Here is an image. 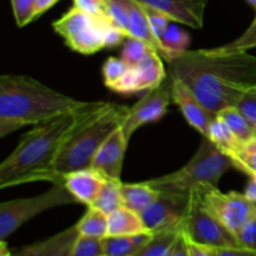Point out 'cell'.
<instances>
[{"instance_id": "6da1fadb", "label": "cell", "mask_w": 256, "mask_h": 256, "mask_svg": "<svg viewBox=\"0 0 256 256\" xmlns=\"http://www.w3.org/2000/svg\"><path fill=\"white\" fill-rule=\"evenodd\" d=\"M168 64L172 76L184 82L215 115L256 86V56L245 50L188 49Z\"/></svg>"}, {"instance_id": "7a4b0ae2", "label": "cell", "mask_w": 256, "mask_h": 256, "mask_svg": "<svg viewBox=\"0 0 256 256\" xmlns=\"http://www.w3.org/2000/svg\"><path fill=\"white\" fill-rule=\"evenodd\" d=\"M110 102H86L82 106L34 125L14 152L0 164V188L50 182L52 165L70 138L96 118Z\"/></svg>"}, {"instance_id": "3957f363", "label": "cell", "mask_w": 256, "mask_h": 256, "mask_svg": "<svg viewBox=\"0 0 256 256\" xmlns=\"http://www.w3.org/2000/svg\"><path fill=\"white\" fill-rule=\"evenodd\" d=\"M86 102L62 94L32 78L2 75L0 78V138L26 125L72 112Z\"/></svg>"}, {"instance_id": "277c9868", "label": "cell", "mask_w": 256, "mask_h": 256, "mask_svg": "<svg viewBox=\"0 0 256 256\" xmlns=\"http://www.w3.org/2000/svg\"><path fill=\"white\" fill-rule=\"evenodd\" d=\"M129 112V106L110 102L96 118L78 130L55 160L49 182L62 184L65 175L92 168L98 150L118 128L122 126Z\"/></svg>"}, {"instance_id": "5b68a950", "label": "cell", "mask_w": 256, "mask_h": 256, "mask_svg": "<svg viewBox=\"0 0 256 256\" xmlns=\"http://www.w3.org/2000/svg\"><path fill=\"white\" fill-rule=\"evenodd\" d=\"M232 168H235L232 160L209 138L202 136L199 149L185 166L146 182L160 192L189 194L200 185L218 186L222 175Z\"/></svg>"}, {"instance_id": "8992f818", "label": "cell", "mask_w": 256, "mask_h": 256, "mask_svg": "<svg viewBox=\"0 0 256 256\" xmlns=\"http://www.w3.org/2000/svg\"><path fill=\"white\" fill-rule=\"evenodd\" d=\"M112 25L108 18L94 16L74 6L54 22L52 28L64 38L70 49L82 54H94L108 49V32Z\"/></svg>"}, {"instance_id": "52a82bcc", "label": "cell", "mask_w": 256, "mask_h": 256, "mask_svg": "<svg viewBox=\"0 0 256 256\" xmlns=\"http://www.w3.org/2000/svg\"><path fill=\"white\" fill-rule=\"evenodd\" d=\"M74 195L62 184H52L44 194L9 200L0 204V239L5 240L36 215L69 204H76Z\"/></svg>"}, {"instance_id": "ba28073f", "label": "cell", "mask_w": 256, "mask_h": 256, "mask_svg": "<svg viewBox=\"0 0 256 256\" xmlns=\"http://www.w3.org/2000/svg\"><path fill=\"white\" fill-rule=\"evenodd\" d=\"M184 230L192 242L214 249L240 246L236 235L230 232L205 208L196 188L189 194Z\"/></svg>"}, {"instance_id": "9c48e42d", "label": "cell", "mask_w": 256, "mask_h": 256, "mask_svg": "<svg viewBox=\"0 0 256 256\" xmlns=\"http://www.w3.org/2000/svg\"><path fill=\"white\" fill-rule=\"evenodd\" d=\"M205 208L235 235L246 222L256 216V204L238 192H222L218 186L200 185L196 188Z\"/></svg>"}, {"instance_id": "30bf717a", "label": "cell", "mask_w": 256, "mask_h": 256, "mask_svg": "<svg viewBox=\"0 0 256 256\" xmlns=\"http://www.w3.org/2000/svg\"><path fill=\"white\" fill-rule=\"evenodd\" d=\"M170 102H172V78L165 79L162 85L150 90L144 98L130 108L129 114L122 125L125 139L129 142L132 134L142 125L162 119L166 114Z\"/></svg>"}, {"instance_id": "8fae6325", "label": "cell", "mask_w": 256, "mask_h": 256, "mask_svg": "<svg viewBox=\"0 0 256 256\" xmlns=\"http://www.w3.org/2000/svg\"><path fill=\"white\" fill-rule=\"evenodd\" d=\"M165 78L162 56L155 49H150L136 65L129 66L126 74L109 89L122 95L135 94L142 90L150 92L162 85Z\"/></svg>"}, {"instance_id": "7c38bea8", "label": "cell", "mask_w": 256, "mask_h": 256, "mask_svg": "<svg viewBox=\"0 0 256 256\" xmlns=\"http://www.w3.org/2000/svg\"><path fill=\"white\" fill-rule=\"evenodd\" d=\"M189 194L160 192L159 198L140 212L146 229L155 232L182 222L188 212Z\"/></svg>"}, {"instance_id": "4fadbf2b", "label": "cell", "mask_w": 256, "mask_h": 256, "mask_svg": "<svg viewBox=\"0 0 256 256\" xmlns=\"http://www.w3.org/2000/svg\"><path fill=\"white\" fill-rule=\"evenodd\" d=\"M172 78V102L179 106L182 116L185 118L189 125H192L195 130L200 132L202 136H206L209 132V128L216 115L210 112L192 92V90L174 76Z\"/></svg>"}, {"instance_id": "5bb4252c", "label": "cell", "mask_w": 256, "mask_h": 256, "mask_svg": "<svg viewBox=\"0 0 256 256\" xmlns=\"http://www.w3.org/2000/svg\"><path fill=\"white\" fill-rule=\"evenodd\" d=\"M145 6H152L165 12L172 22L202 29L204 14L210 0H138Z\"/></svg>"}, {"instance_id": "9a60e30c", "label": "cell", "mask_w": 256, "mask_h": 256, "mask_svg": "<svg viewBox=\"0 0 256 256\" xmlns=\"http://www.w3.org/2000/svg\"><path fill=\"white\" fill-rule=\"evenodd\" d=\"M128 144L129 142L125 139L122 126L118 128L98 150L92 160V169L108 179H120Z\"/></svg>"}, {"instance_id": "2e32d148", "label": "cell", "mask_w": 256, "mask_h": 256, "mask_svg": "<svg viewBox=\"0 0 256 256\" xmlns=\"http://www.w3.org/2000/svg\"><path fill=\"white\" fill-rule=\"evenodd\" d=\"M106 179L102 172L88 168L65 175L62 185L66 186L78 202L90 206L102 192Z\"/></svg>"}, {"instance_id": "e0dca14e", "label": "cell", "mask_w": 256, "mask_h": 256, "mask_svg": "<svg viewBox=\"0 0 256 256\" xmlns=\"http://www.w3.org/2000/svg\"><path fill=\"white\" fill-rule=\"evenodd\" d=\"M79 236V230L75 224L54 236L22 248L15 256H72Z\"/></svg>"}, {"instance_id": "ac0fdd59", "label": "cell", "mask_w": 256, "mask_h": 256, "mask_svg": "<svg viewBox=\"0 0 256 256\" xmlns=\"http://www.w3.org/2000/svg\"><path fill=\"white\" fill-rule=\"evenodd\" d=\"M128 10H129L130 38H138V39L148 42L164 59V48H162V42L152 32L144 5L138 0H128Z\"/></svg>"}, {"instance_id": "d6986e66", "label": "cell", "mask_w": 256, "mask_h": 256, "mask_svg": "<svg viewBox=\"0 0 256 256\" xmlns=\"http://www.w3.org/2000/svg\"><path fill=\"white\" fill-rule=\"evenodd\" d=\"M108 229L112 236H125L150 232L139 212L122 206L108 215Z\"/></svg>"}, {"instance_id": "ffe728a7", "label": "cell", "mask_w": 256, "mask_h": 256, "mask_svg": "<svg viewBox=\"0 0 256 256\" xmlns=\"http://www.w3.org/2000/svg\"><path fill=\"white\" fill-rule=\"evenodd\" d=\"M184 220L178 222V224L172 225V226L152 232L149 242L139 250V252L135 256H169L178 238L184 230Z\"/></svg>"}, {"instance_id": "44dd1931", "label": "cell", "mask_w": 256, "mask_h": 256, "mask_svg": "<svg viewBox=\"0 0 256 256\" xmlns=\"http://www.w3.org/2000/svg\"><path fill=\"white\" fill-rule=\"evenodd\" d=\"M152 232H142L138 235L112 236L108 235L102 239L105 256H135L139 250L149 242Z\"/></svg>"}, {"instance_id": "7402d4cb", "label": "cell", "mask_w": 256, "mask_h": 256, "mask_svg": "<svg viewBox=\"0 0 256 256\" xmlns=\"http://www.w3.org/2000/svg\"><path fill=\"white\" fill-rule=\"evenodd\" d=\"M122 194L124 200V206L142 212L152 204L159 198L160 192L150 186L146 182L136 184H122Z\"/></svg>"}, {"instance_id": "603a6c76", "label": "cell", "mask_w": 256, "mask_h": 256, "mask_svg": "<svg viewBox=\"0 0 256 256\" xmlns=\"http://www.w3.org/2000/svg\"><path fill=\"white\" fill-rule=\"evenodd\" d=\"M206 138H209L232 160L236 156L244 144L238 139L236 135L228 128V125L219 116L215 118L214 122L210 125Z\"/></svg>"}, {"instance_id": "cb8c5ba5", "label": "cell", "mask_w": 256, "mask_h": 256, "mask_svg": "<svg viewBox=\"0 0 256 256\" xmlns=\"http://www.w3.org/2000/svg\"><path fill=\"white\" fill-rule=\"evenodd\" d=\"M80 236L92 238V239H104L109 235L108 229V214L96 208L88 206V212L76 222Z\"/></svg>"}, {"instance_id": "d4e9b609", "label": "cell", "mask_w": 256, "mask_h": 256, "mask_svg": "<svg viewBox=\"0 0 256 256\" xmlns=\"http://www.w3.org/2000/svg\"><path fill=\"white\" fill-rule=\"evenodd\" d=\"M216 116H219L228 125V128L236 135L240 142L244 144L252 142L256 126L236 106L225 108Z\"/></svg>"}, {"instance_id": "484cf974", "label": "cell", "mask_w": 256, "mask_h": 256, "mask_svg": "<svg viewBox=\"0 0 256 256\" xmlns=\"http://www.w3.org/2000/svg\"><path fill=\"white\" fill-rule=\"evenodd\" d=\"M122 180L120 179H106V182L102 186L95 202L90 206L102 210L105 214L115 212L119 208L124 206V200L122 194Z\"/></svg>"}, {"instance_id": "4316f807", "label": "cell", "mask_w": 256, "mask_h": 256, "mask_svg": "<svg viewBox=\"0 0 256 256\" xmlns=\"http://www.w3.org/2000/svg\"><path fill=\"white\" fill-rule=\"evenodd\" d=\"M160 42H162V48H164V59L169 62L172 58L178 56L179 54L184 52L185 50H188L190 38L184 30L170 24Z\"/></svg>"}, {"instance_id": "83f0119b", "label": "cell", "mask_w": 256, "mask_h": 256, "mask_svg": "<svg viewBox=\"0 0 256 256\" xmlns=\"http://www.w3.org/2000/svg\"><path fill=\"white\" fill-rule=\"evenodd\" d=\"M105 12L108 19L130 38L128 0H105Z\"/></svg>"}, {"instance_id": "f1b7e54d", "label": "cell", "mask_w": 256, "mask_h": 256, "mask_svg": "<svg viewBox=\"0 0 256 256\" xmlns=\"http://www.w3.org/2000/svg\"><path fill=\"white\" fill-rule=\"evenodd\" d=\"M234 166L249 176H256V142L254 140L242 144L236 156L232 159Z\"/></svg>"}, {"instance_id": "f546056e", "label": "cell", "mask_w": 256, "mask_h": 256, "mask_svg": "<svg viewBox=\"0 0 256 256\" xmlns=\"http://www.w3.org/2000/svg\"><path fill=\"white\" fill-rule=\"evenodd\" d=\"M150 49H152L148 42L138 39V38H126L124 48L122 52V59L126 62L129 66L136 65Z\"/></svg>"}, {"instance_id": "4dcf8cb0", "label": "cell", "mask_w": 256, "mask_h": 256, "mask_svg": "<svg viewBox=\"0 0 256 256\" xmlns=\"http://www.w3.org/2000/svg\"><path fill=\"white\" fill-rule=\"evenodd\" d=\"M129 65L122 59V58H109L102 65V75H104V82L108 88L112 86L116 82H119L125 74H126Z\"/></svg>"}, {"instance_id": "1f68e13d", "label": "cell", "mask_w": 256, "mask_h": 256, "mask_svg": "<svg viewBox=\"0 0 256 256\" xmlns=\"http://www.w3.org/2000/svg\"><path fill=\"white\" fill-rule=\"evenodd\" d=\"M18 26L22 28L35 19V0H12Z\"/></svg>"}, {"instance_id": "d6a6232c", "label": "cell", "mask_w": 256, "mask_h": 256, "mask_svg": "<svg viewBox=\"0 0 256 256\" xmlns=\"http://www.w3.org/2000/svg\"><path fill=\"white\" fill-rule=\"evenodd\" d=\"M72 256H105L102 240L79 236Z\"/></svg>"}, {"instance_id": "836d02e7", "label": "cell", "mask_w": 256, "mask_h": 256, "mask_svg": "<svg viewBox=\"0 0 256 256\" xmlns=\"http://www.w3.org/2000/svg\"><path fill=\"white\" fill-rule=\"evenodd\" d=\"M144 8L145 12H146L148 19H149L150 26H152V32H154L155 36H156L158 39L162 40V35L165 34V32H166L168 28H169L172 19H170L165 12H160V10L155 9V8L145 6V5Z\"/></svg>"}, {"instance_id": "e575fe53", "label": "cell", "mask_w": 256, "mask_h": 256, "mask_svg": "<svg viewBox=\"0 0 256 256\" xmlns=\"http://www.w3.org/2000/svg\"><path fill=\"white\" fill-rule=\"evenodd\" d=\"M219 48L224 50H245V52L252 49V48H256V16L252 24L248 28V30L242 36L238 38L234 42H229V44H225Z\"/></svg>"}, {"instance_id": "d590c367", "label": "cell", "mask_w": 256, "mask_h": 256, "mask_svg": "<svg viewBox=\"0 0 256 256\" xmlns=\"http://www.w3.org/2000/svg\"><path fill=\"white\" fill-rule=\"evenodd\" d=\"M235 106L256 126V86L248 90Z\"/></svg>"}, {"instance_id": "8d00e7d4", "label": "cell", "mask_w": 256, "mask_h": 256, "mask_svg": "<svg viewBox=\"0 0 256 256\" xmlns=\"http://www.w3.org/2000/svg\"><path fill=\"white\" fill-rule=\"evenodd\" d=\"M236 238L240 246L256 250V216L242 226Z\"/></svg>"}, {"instance_id": "74e56055", "label": "cell", "mask_w": 256, "mask_h": 256, "mask_svg": "<svg viewBox=\"0 0 256 256\" xmlns=\"http://www.w3.org/2000/svg\"><path fill=\"white\" fill-rule=\"evenodd\" d=\"M74 6L94 16L106 18L105 0H74Z\"/></svg>"}, {"instance_id": "f35d334b", "label": "cell", "mask_w": 256, "mask_h": 256, "mask_svg": "<svg viewBox=\"0 0 256 256\" xmlns=\"http://www.w3.org/2000/svg\"><path fill=\"white\" fill-rule=\"evenodd\" d=\"M185 234H186V232H185ZM188 244H189L190 256H215L216 255V249L206 246V245H202V244H198V242H192L189 238H188Z\"/></svg>"}, {"instance_id": "ab89813d", "label": "cell", "mask_w": 256, "mask_h": 256, "mask_svg": "<svg viewBox=\"0 0 256 256\" xmlns=\"http://www.w3.org/2000/svg\"><path fill=\"white\" fill-rule=\"evenodd\" d=\"M215 256H256V250L242 246L222 248V249H216Z\"/></svg>"}, {"instance_id": "60d3db41", "label": "cell", "mask_w": 256, "mask_h": 256, "mask_svg": "<svg viewBox=\"0 0 256 256\" xmlns=\"http://www.w3.org/2000/svg\"><path fill=\"white\" fill-rule=\"evenodd\" d=\"M169 256H190L189 244H188V236L185 234V230H182L180 236L178 238L176 242H175Z\"/></svg>"}, {"instance_id": "b9f144b4", "label": "cell", "mask_w": 256, "mask_h": 256, "mask_svg": "<svg viewBox=\"0 0 256 256\" xmlns=\"http://www.w3.org/2000/svg\"><path fill=\"white\" fill-rule=\"evenodd\" d=\"M59 0H35V19L54 6Z\"/></svg>"}, {"instance_id": "7bdbcfd3", "label": "cell", "mask_w": 256, "mask_h": 256, "mask_svg": "<svg viewBox=\"0 0 256 256\" xmlns=\"http://www.w3.org/2000/svg\"><path fill=\"white\" fill-rule=\"evenodd\" d=\"M244 194L249 200L256 204V176H250L249 182H248L246 188H245Z\"/></svg>"}, {"instance_id": "ee69618b", "label": "cell", "mask_w": 256, "mask_h": 256, "mask_svg": "<svg viewBox=\"0 0 256 256\" xmlns=\"http://www.w3.org/2000/svg\"><path fill=\"white\" fill-rule=\"evenodd\" d=\"M0 256H12V252H10V249L8 248L5 240H2V242H0Z\"/></svg>"}, {"instance_id": "f6af8a7d", "label": "cell", "mask_w": 256, "mask_h": 256, "mask_svg": "<svg viewBox=\"0 0 256 256\" xmlns=\"http://www.w3.org/2000/svg\"><path fill=\"white\" fill-rule=\"evenodd\" d=\"M246 2H249V4H250V5H252V8H254V9L256 10V0H246Z\"/></svg>"}, {"instance_id": "bcb514c9", "label": "cell", "mask_w": 256, "mask_h": 256, "mask_svg": "<svg viewBox=\"0 0 256 256\" xmlns=\"http://www.w3.org/2000/svg\"><path fill=\"white\" fill-rule=\"evenodd\" d=\"M252 140L256 142V128H255V132H254V138H252Z\"/></svg>"}]
</instances>
